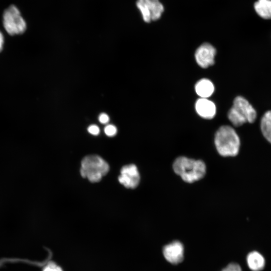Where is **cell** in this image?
I'll return each instance as SVG.
<instances>
[{"mask_svg": "<svg viewBox=\"0 0 271 271\" xmlns=\"http://www.w3.org/2000/svg\"><path fill=\"white\" fill-rule=\"evenodd\" d=\"M214 143L219 154L223 157H235L240 149V139L231 126L222 125L216 131Z\"/></svg>", "mask_w": 271, "mask_h": 271, "instance_id": "cell-1", "label": "cell"}, {"mask_svg": "<svg viewBox=\"0 0 271 271\" xmlns=\"http://www.w3.org/2000/svg\"><path fill=\"white\" fill-rule=\"evenodd\" d=\"M175 173L187 183H193L202 178L206 173V165L201 160H194L186 157L176 159L173 164Z\"/></svg>", "mask_w": 271, "mask_h": 271, "instance_id": "cell-2", "label": "cell"}, {"mask_svg": "<svg viewBox=\"0 0 271 271\" xmlns=\"http://www.w3.org/2000/svg\"><path fill=\"white\" fill-rule=\"evenodd\" d=\"M256 117L255 109L246 98L241 96L235 98L233 106L228 112V119L234 126L238 127L246 123H253Z\"/></svg>", "mask_w": 271, "mask_h": 271, "instance_id": "cell-3", "label": "cell"}, {"mask_svg": "<svg viewBox=\"0 0 271 271\" xmlns=\"http://www.w3.org/2000/svg\"><path fill=\"white\" fill-rule=\"evenodd\" d=\"M109 169L107 163L100 156L89 155L81 161L80 174L83 178H87L90 182L96 183L107 174Z\"/></svg>", "mask_w": 271, "mask_h": 271, "instance_id": "cell-4", "label": "cell"}, {"mask_svg": "<svg viewBox=\"0 0 271 271\" xmlns=\"http://www.w3.org/2000/svg\"><path fill=\"white\" fill-rule=\"evenodd\" d=\"M3 25L6 32L10 35L23 34L26 30V23L21 16L18 8L11 5L3 14Z\"/></svg>", "mask_w": 271, "mask_h": 271, "instance_id": "cell-5", "label": "cell"}, {"mask_svg": "<svg viewBox=\"0 0 271 271\" xmlns=\"http://www.w3.org/2000/svg\"><path fill=\"white\" fill-rule=\"evenodd\" d=\"M137 6L146 23L159 19L164 11V7L159 0H138Z\"/></svg>", "mask_w": 271, "mask_h": 271, "instance_id": "cell-6", "label": "cell"}, {"mask_svg": "<svg viewBox=\"0 0 271 271\" xmlns=\"http://www.w3.org/2000/svg\"><path fill=\"white\" fill-rule=\"evenodd\" d=\"M216 53V50L211 44L205 43L196 50L195 58L200 67L206 68L214 64Z\"/></svg>", "mask_w": 271, "mask_h": 271, "instance_id": "cell-7", "label": "cell"}, {"mask_svg": "<svg viewBox=\"0 0 271 271\" xmlns=\"http://www.w3.org/2000/svg\"><path fill=\"white\" fill-rule=\"evenodd\" d=\"M118 181L126 188L134 189L140 181V176L137 166L133 164L124 166L120 170Z\"/></svg>", "mask_w": 271, "mask_h": 271, "instance_id": "cell-8", "label": "cell"}, {"mask_svg": "<svg viewBox=\"0 0 271 271\" xmlns=\"http://www.w3.org/2000/svg\"><path fill=\"white\" fill-rule=\"evenodd\" d=\"M163 254L165 258L171 263L181 262L183 259V246L179 241H174L164 247Z\"/></svg>", "mask_w": 271, "mask_h": 271, "instance_id": "cell-9", "label": "cell"}, {"mask_svg": "<svg viewBox=\"0 0 271 271\" xmlns=\"http://www.w3.org/2000/svg\"><path fill=\"white\" fill-rule=\"evenodd\" d=\"M195 108L197 114L205 119L213 118L216 113L215 104L208 98L198 99L195 102Z\"/></svg>", "mask_w": 271, "mask_h": 271, "instance_id": "cell-10", "label": "cell"}, {"mask_svg": "<svg viewBox=\"0 0 271 271\" xmlns=\"http://www.w3.org/2000/svg\"><path fill=\"white\" fill-rule=\"evenodd\" d=\"M195 90L200 98H208L213 93L214 86L209 79L202 78L196 83Z\"/></svg>", "mask_w": 271, "mask_h": 271, "instance_id": "cell-11", "label": "cell"}, {"mask_svg": "<svg viewBox=\"0 0 271 271\" xmlns=\"http://www.w3.org/2000/svg\"><path fill=\"white\" fill-rule=\"evenodd\" d=\"M259 127L263 138L271 146V110L263 114L260 121Z\"/></svg>", "mask_w": 271, "mask_h": 271, "instance_id": "cell-12", "label": "cell"}, {"mask_svg": "<svg viewBox=\"0 0 271 271\" xmlns=\"http://www.w3.org/2000/svg\"><path fill=\"white\" fill-rule=\"evenodd\" d=\"M247 263L252 271H260L264 267L265 260L263 256L257 251H252L247 256Z\"/></svg>", "mask_w": 271, "mask_h": 271, "instance_id": "cell-13", "label": "cell"}, {"mask_svg": "<svg viewBox=\"0 0 271 271\" xmlns=\"http://www.w3.org/2000/svg\"><path fill=\"white\" fill-rule=\"evenodd\" d=\"M257 14L264 19H271V0H258L254 4Z\"/></svg>", "mask_w": 271, "mask_h": 271, "instance_id": "cell-14", "label": "cell"}, {"mask_svg": "<svg viewBox=\"0 0 271 271\" xmlns=\"http://www.w3.org/2000/svg\"><path fill=\"white\" fill-rule=\"evenodd\" d=\"M104 132L108 137H113L117 133L116 127L112 124L107 125L104 129Z\"/></svg>", "mask_w": 271, "mask_h": 271, "instance_id": "cell-15", "label": "cell"}, {"mask_svg": "<svg viewBox=\"0 0 271 271\" xmlns=\"http://www.w3.org/2000/svg\"><path fill=\"white\" fill-rule=\"evenodd\" d=\"M43 271H63L62 268L53 262H49Z\"/></svg>", "mask_w": 271, "mask_h": 271, "instance_id": "cell-16", "label": "cell"}, {"mask_svg": "<svg viewBox=\"0 0 271 271\" xmlns=\"http://www.w3.org/2000/svg\"><path fill=\"white\" fill-rule=\"evenodd\" d=\"M221 271H242L240 266L237 263H231L229 264Z\"/></svg>", "mask_w": 271, "mask_h": 271, "instance_id": "cell-17", "label": "cell"}, {"mask_svg": "<svg viewBox=\"0 0 271 271\" xmlns=\"http://www.w3.org/2000/svg\"><path fill=\"white\" fill-rule=\"evenodd\" d=\"M88 131L93 135H98L99 133L100 130L98 126L95 124H92L88 126Z\"/></svg>", "mask_w": 271, "mask_h": 271, "instance_id": "cell-18", "label": "cell"}, {"mask_svg": "<svg viewBox=\"0 0 271 271\" xmlns=\"http://www.w3.org/2000/svg\"><path fill=\"white\" fill-rule=\"evenodd\" d=\"M98 120L100 123L106 124L109 121V117L107 114L102 113L99 115Z\"/></svg>", "mask_w": 271, "mask_h": 271, "instance_id": "cell-19", "label": "cell"}, {"mask_svg": "<svg viewBox=\"0 0 271 271\" xmlns=\"http://www.w3.org/2000/svg\"><path fill=\"white\" fill-rule=\"evenodd\" d=\"M4 44V37L3 33L0 31V52L3 50Z\"/></svg>", "mask_w": 271, "mask_h": 271, "instance_id": "cell-20", "label": "cell"}]
</instances>
